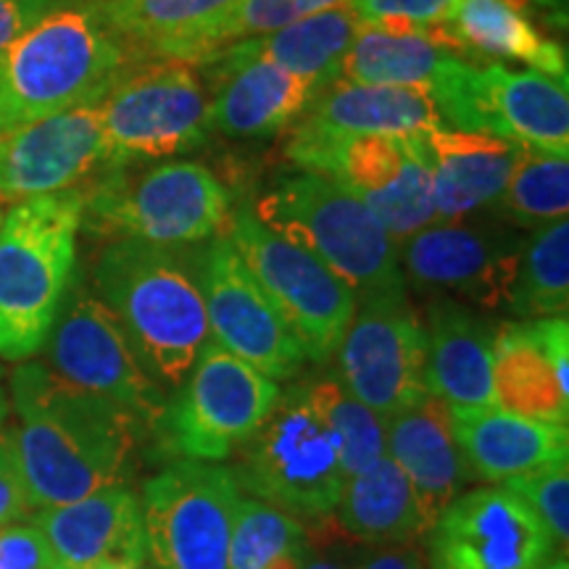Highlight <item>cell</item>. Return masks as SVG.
<instances>
[{
  "instance_id": "cell-1",
  "label": "cell",
  "mask_w": 569,
  "mask_h": 569,
  "mask_svg": "<svg viewBox=\"0 0 569 569\" xmlns=\"http://www.w3.org/2000/svg\"><path fill=\"white\" fill-rule=\"evenodd\" d=\"M19 425L9 430L32 507L53 509L119 486L148 436L138 419L106 398L71 386L42 361L11 375Z\"/></svg>"
},
{
  "instance_id": "cell-2",
  "label": "cell",
  "mask_w": 569,
  "mask_h": 569,
  "mask_svg": "<svg viewBox=\"0 0 569 569\" xmlns=\"http://www.w3.org/2000/svg\"><path fill=\"white\" fill-rule=\"evenodd\" d=\"M92 290L148 377L161 388L180 386L211 340L196 256L184 248L113 240L92 267Z\"/></svg>"
},
{
  "instance_id": "cell-3",
  "label": "cell",
  "mask_w": 569,
  "mask_h": 569,
  "mask_svg": "<svg viewBox=\"0 0 569 569\" xmlns=\"http://www.w3.org/2000/svg\"><path fill=\"white\" fill-rule=\"evenodd\" d=\"M130 56L101 6L61 3L0 51V138L103 98Z\"/></svg>"
},
{
  "instance_id": "cell-4",
  "label": "cell",
  "mask_w": 569,
  "mask_h": 569,
  "mask_svg": "<svg viewBox=\"0 0 569 569\" xmlns=\"http://www.w3.org/2000/svg\"><path fill=\"white\" fill-rule=\"evenodd\" d=\"M88 234L140 240L163 248H190L227 234L232 198L222 180L198 161L169 159L151 167L119 163L82 190Z\"/></svg>"
},
{
  "instance_id": "cell-5",
  "label": "cell",
  "mask_w": 569,
  "mask_h": 569,
  "mask_svg": "<svg viewBox=\"0 0 569 569\" xmlns=\"http://www.w3.org/2000/svg\"><path fill=\"white\" fill-rule=\"evenodd\" d=\"M80 188L11 203L0 224V359L24 361L46 346L77 264Z\"/></svg>"
},
{
  "instance_id": "cell-6",
  "label": "cell",
  "mask_w": 569,
  "mask_h": 569,
  "mask_svg": "<svg viewBox=\"0 0 569 569\" xmlns=\"http://www.w3.org/2000/svg\"><path fill=\"white\" fill-rule=\"evenodd\" d=\"M253 213L280 238L330 267L353 290L356 301L409 290L396 240L332 177L303 169L284 174L261 196Z\"/></svg>"
},
{
  "instance_id": "cell-7",
  "label": "cell",
  "mask_w": 569,
  "mask_h": 569,
  "mask_svg": "<svg viewBox=\"0 0 569 569\" xmlns=\"http://www.w3.org/2000/svg\"><path fill=\"white\" fill-rule=\"evenodd\" d=\"M232 475L238 488L298 519L338 507L346 475L303 382L284 388L259 430L234 451Z\"/></svg>"
},
{
  "instance_id": "cell-8",
  "label": "cell",
  "mask_w": 569,
  "mask_h": 569,
  "mask_svg": "<svg viewBox=\"0 0 569 569\" xmlns=\"http://www.w3.org/2000/svg\"><path fill=\"white\" fill-rule=\"evenodd\" d=\"M106 167L161 161L203 148L213 134L209 90L193 63H127L101 98Z\"/></svg>"
},
{
  "instance_id": "cell-9",
  "label": "cell",
  "mask_w": 569,
  "mask_h": 569,
  "mask_svg": "<svg viewBox=\"0 0 569 569\" xmlns=\"http://www.w3.org/2000/svg\"><path fill=\"white\" fill-rule=\"evenodd\" d=\"M430 90L446 127L569 156L567 80L536 69L461 59Z\"/></svg>"
},
{
  "instance_id": "cell-10",
  "label": "cell",
  "mask_w": 569,
  "mask_h": 569,
  "mask_svg": "<svg viewBox=\"0 0 569 569\" xmlns=\"http://www.w3.org/2000/svg\"><path fill=\"white\" fill-rule=\"evenodd\" d=\"M280 393L274 380L209 340L163 403L153 432L177 457L222 461L259 430Z\"/></svg>"
},
{
  "instance_id": "cell-11",
  "label": "cell",
  "mask_w": 569,
  "mask_h": 569,
  "mask_svg": "<svg viewBox=\"0 0 569 569\" xmlns=\"http://www.w3.org/2000/svg\"><path fill=\"white\" fill-rule=\"evenodd\" d=\"M227 238L293 330L306 359L315 365L332 359L359 306L353 290L317 256L261 224L251 206L232 211Z\"/></svg>"
},
{
  "instance_id": "cell-12",
  "label": "cell",
  "mask_w": 569,
  "mask_h": 569,
  "mask_svg": "<svg viewBox=\"0 0 569 569\" xmlns=\"http://www.w3.org/2000/svg\"><path fill=\"white\" fill-rule=\"evenodd\" d=\"M240 488L232 469L177 459L142 486V522L156 569H230Z\"/></svg>"
},
{
  "instance_id": "cell-13",
  "label": "cell",
  "mask_w": 569,
  "mask_h": 569,
  "mask_svg": "<svg viewBox=\"0 0 569 569\" xmlns=\"http://www.w3.org/2000/svg\"><path fill=\"white\" fill-rule=\"evenodd\" d=\"M48 367L71 386L117 403L153 432L163 403V388L134 359L122 327L111 317L96 290L71 274L67 293L46 338Z\"/></svg>"
},
{
  "instance_id": "cell-14",
  "label": "cell",
  "mask_w": 569,
  "mask_h": 569,
  "mask_svg": "<svg viewBox=\"0 0 569 569\" xmlns=\"http://www.w3.org/2000/svg\"><path fill=\"white\" fill-rule=\"evenodd\" d=\"M478 217V213H475ZM432 222L398 243L407 288L461 301L472 309H507L525 240L515 227L488 219Z\"/></svg>"
},
{
  "instance_id": "cell-15",
  "label": "cell",
  "mask_w": 569,
  "mask_h": 569,
  "mask_svg": "<svg viewBox=\"0 0 569 569\" xmlns=\"http://www.w3.org/2000/svg\"><path fill=\"white\" fill-rule=\"evenodd\" d=\"M336 356L340 382L382 422L430 396L427 332L409 290L359 301Z\"/></svg>"
},
{
  "instance_id": "cell-16",
  "label": "cell",
  "mask_w": 569,
  "mask_h": 569,
  "mask_svg": "<svg viewBox=\"0 0 569 569\" xmlns=\"http://www.w3.org/2000/svg\"><path fill=\"white\" fill-rule=\"evenodd\" d=\"M196 272L213 343L274 382L301 372V343L227 234L203 243L196 253Z\"/></svg>"
},
{
  "instance_id": "cell-17",
  "label": "cell",
  "mask_w": 569,
  "mask_h": 569,
  "mask_svg": "<svg viewBox=\"0 0 569 569\" xmlns=\"http://www.w3.org/2000/svg\"><path fill=\"white\" fill-rule=\"evenodd\" d=\"M425 536L430 569H543L559 557L528 503L496 482L459 493Z\"/></svg>"
},
{
  "instance_id": "cell-18",
  "label": "cell",
  "mask_w": 569,
  "mask_h": 569,
  "mask_svg": "<svg viewBox=\"0 0 569 569\" xmlns=\"http://www.w3.org/2000/svg\"><path fill=\"white\" fill-rule=\"evenodd\" d=\"M303 172L338 180L367 206L396 243L436 222L430 172L409 138L369 134L338 142Z\"/></svg>"
},
{
  "instance_id": "cell-19",
  "label": "cell",
  "mask_w": 569,
  "mask_h": 569,
  "mask_svg": "<svg viewBox=\"0 0 569 569\" xmlns=\"http://www.w3.org/2000/svg\"><path fill=\"white\" fill-rule=\"evenodd\" d=\"M446 127L430 88H390L338 80L319 92L315 103L293 124L284 156L298 169H311L327 148L353 138L411 134Z\"/></svg>"
},
{
  "instance_id": "cell-20",
  "label": "cell",
  "mask_w": 569,
  "mask_h": 569,
  "mask_svg": "<svg viewBox=\"0 0 569 569\" xmlns=\"http://www.w3.org/2000/svg\"><path fill=\"white\" fill-rule=\"evenodd\" d=\"M106 167L101 98L0 138V201L59 193Z\"/></svg>"
},
{
  "instance_id": "cell-21",
  "label": "cell",
  "mask_w": 569,
  "mask_h": 569,
  "mask_svg": "<svg viewBox=\"0 0 569 569\" xmlns=\"http://www.w3.org/2000/svg\"><path fill=\"white\" fill-rule=\"evenodd\" d=\"M496 407L540 422H569L567 317L498 325L493 343Z\"/></svg>"
},
{
  "instance_id": "cell-22",
  "label": "cell",
  "mask_w": 569,
  "mask_h": 569,
  "mask_svg": "<svg viewBox=\"0 0 569 569\" xmlns=\"http://www.w3.org/2000/svg\"><path fill=\"white\" fill-rule=\"evenodd\" d=\"M211 130L234 140L274 138L293 127L315 103V82L274 63L227 48L209 61Z\"/></svg>"
},
{
  "instance_id": "cell-23",
  "label": "cell",
  "mask_w": 569,
  "mask_h": 569,
  "mask_svg": "<svg viewBox=\"0 0 569 569\" xmlns=\"http://www.w3.org/2000/svg\"><path fill=\"white\" fill-rule=\"evenodd\" d=\"M32 522L51 543L59 569H140L148 559L142 507L130 488L111 486L42 509Z\"/></svg>"
},
{
  "instance_id": "cell-24",
  "label": "cell",
  "mask_w": 569,
  "mask_h": 569,
  "mask_svg": "<svg viewBox=\"0 0 569 569\" xmlns=\"http://www.w3.org/2000/svg\"><path fill=\"white\" fill-rule=\"evenodd\" d=\"M427 388L451 409H493L498 325L472 306L436 296L425 306Z\"/></svg>"
},
{
  "instance_id": "cell-25",
  "label": "cell",
  "mask_w": 569,
  "mask_h": 569,
  "mask_svg": "<svg viewBox=\"0 0 569 569\" xmlns=\"http://www.w3.org/2000/svg\"><path fill=\"white\" fill-rule=\"evenodd\" d=\"M432 182L436 222L486 213L503 193L519 146L480 132L432 127L409 138Z\"/></svg>"
},
{
  "instance_id": "cell-26",
  "label": "cell",
  "mask_w": 569,
  "mask_h": 569,
  "mask_svg": "<svg viewBox=\"0 0 569 569\" xmlns=\"http://www.w3.org/2000/svg\"><path fill=\"white\" fill-rule=\"evenodd\" d=\"M386 453L407 475L427 530L440 511L475 480L451 425V407L427 396L386 422Z\"/></svg>"
},
{
  "instance_id": "cell-27",
  "label": "cell",
  "mask_w": 569,
  "mask_h": 569,
  "mask_svg": "<svg viewBox=\"0 0 569 569\" xmlns=\"http://www.w3.org/2000/svg\"><path fill=\"white\" fill-rule=\"evenodd\" d=\"M457 443L475 480L503 482L569 457V425L540 422L503 409H451Z\"/></svg>"
},
{
  "instance_id": "cell-28",
  "label": "cell",
  "mask_w": 569,
  "mask_h": 569,
  "mask_svg": "<svg viewBox=\"0 0 569 569\" xmlns=\"http://www.w3.org/2000/svg\"><path fill=\"white\" fill-rule=\"evenodd\" d=\"M461 59L467 56L440 24L411 27L359 21L351 48L340 63V80L390 88H432L443 71Z\"/></svg>"
},
{
  "instance_id": "cell-29",
  "label": "cell",
  "mask_w": 569,
  "mask_h": 569,
  "mask_svg": "<svg viewBox=\"0 0 569 569\" xmlns=\"http://www.w3.org/2000/svg\"><path fill=\"white\" fill-rule=\"evenodd\" d=\"M440 27L469 61H519L528 69L567 80L565 46L538 30L528 0H453Z\"/></svg>"
},
{
  "instance_id": "cell-30",
  "label": "cell",
  "mask_w": 569,
  "mask_h": 569,
  "mask_svg": "<svg viewBox=\"0 0 569 569\" xmlns=\"http://www.w3.org/2000/svg\"><path fill=\"white\" fill-rule=\"evenodd\" d=\"M332 517L353 543L367 546L417 543L427 532L415 490L388 453L346 478Z\"/></svg>"
},
{
  "instance_id": "cell-31",
  "label": "cell",
  "mask_w": 569,
  "mask_h": 569,
  "mask_svg": "<svg viewBox=\"0 0 569 569\" xmlns=\"http://www.w3.org/2000/svg\"><path fill=\"white\" fill-rule=\"evenodd\" d=\"M359 17L348 3L319 11L282 30L232 46L234 51L274 63L290 74L315 82L319 90L340 80V63L351 48Z\"/></svg>"
},
{
  "instance_id": "cell-32",
  "label": "cell",
  "mask_w": 569,
  "mask_h": 569,
  "mask_svg": "<svg viewBox=\"0 0 569 569\" xmlns=\"http://www.w3.org/2000/svg\"><path fill=\"white\" fill-rule=\"evenodd\" d=\"M343 3L348 0H234L230 9L219 13L211 24L174 42L172 48H167L161 56H153V59H177L201 67L238 42L277 32L293 21L315 17L319 11L336 9Z\"/></svg>"
},
{
  "instance_id": "cell-33",
  "label": "cell",
  "mask_w": 569,
  "mask_h": 569,
  "mask_svg": "<svg viewBox=\"0 0 569 569\" xmlns=\"http://www.w3.org/2000/svg\"><path fill=\"white\" fill-rule=\"evenodd\" d=\"M569 309V222L538 227L525 240L507 311L517 319L567 317Z\"/></svg>"
},
{
  "instance_id": "cell-34",
  "label": "cell",
  "mask_w": 569,
  "mask_h": 569,
  "mask_svg": "<svg viewBox=\"0 0 569 569\" xmlns=\"http://www.w3.org/2000/svg\"><path fill=\"white\" fill-rule=\"evenodd\" d=\"M488 213L515 230H538L569 213V159L567 156L519 148L503 193Z\"/></svg>"
},
{
  "instance_id": "cell-35",
  "label": "cell",
  "mask_w": 569,
  "mask_h": 569,
  "mask_svg": "<svg viewBox=\"0 0 569 569\" xmlns=\"http://www.w3.org/2000/svg\"><path fill=\"white\" fill-rule=\"evenodd\" d=\"M232 3L234 0H106L101 13L127 46L161 56L174 42L211 24Z\"/></svg>"
},
{
  "instance_id": "cell-36",
  "label": "cell",
  "mask_w": 569,
  "mask_h": 569,
  "mask_svg": "<svg viewBox=\"0 0 569 569\" xmlns=\"http://www.w3.org/2000/svg\"><path fill=\"white\" fill-rule=\"evenodd\" d=\"M306 393L336 440L340 467L346 478L365 472L386 457V422L356 398L338 375L306 380Z\"/></svg>"
},
{
  "instance_id": "cell-37",
  "label": "cell",
  "mask_w": 569,
  "mask_h": 569,
  "mask_svg": "<svg viewBox=\"0 0 569 569\" xmlns=\"http://www.w3.org/2000/svg\"><path fill=\"white\" fill-rule=\"evenodd\" d=\"M303 519L269 507L259 498H240L230 538V569H301Z\"/></svg>"
},
{
  "instance_id": "cell-38",
  "label": "cell",
  "mask_w": 569,
  "mask_h": 569,
  "mask_svg": "<svg viewBox=\"0 0 569 569\" xmlns=\"http://www.w3.org/2000/svg\"><path fill=\"white\" fill-rule=\"evenodd\" d=\"M511 490L517 498L528 503L543 528L549 530L553 549L559 557H567L569 546V465L567 459L549 461L528 472H519L515 478L498 482Z\"/></svg>"
},
{
  "instance_id": "cell-39",
  "label": "cell",
  "mask_w": 569,
  "mask_h": 569,
  "mask_svg": "<svg viewBox=\"0 0 569 569\" xmlns=\"http://www.w3.org/2000/svg\"><path fill=\"white\" fill-rule=\"evenodd\" d=\"M453 0H348L359 21L367 24L438 27Z\"/></svg>"
},
{
  "instance_id": "cell-40",
  "label": "cell",
  "mask_w": 569,
  "mask_h": 569,
  "mask_svg": "<svg viewBox=\"0 0 569 569\" xmlns=\"http://www.w3.org/2000/svg\"><path fill=\"white\" fill-rule=\"evenodd\" d=\"M0 569H59L51 543L34 522L0 528Z\"/></svg>"
},
{
  "instance_id": "cell-41",
  "label": "cell",
  "mask_w": 569,
  "mask_h": 569,
  "mask_svg": "<svg viewBox=\"0 0 569 569\" xmlns=\"http://www.w3.org/2000/svg\"><path fill=\"white\" fill-rule=\"evenodd\" d=\"M303 530L306 546L301 569H346L348 551H351L348 546H351L353 540L338 528L332 511L325 517H315L309 528L303 525Z\"/></svg>"
},
{
  "instance_id": "cell-42",
  "label": "cell",
  "mask_w": 569,
  "mask_h": 569,
  "mask_svg": "<svg viewBox=\"0 0 569 569\" xmlns=\"http://www.w3.org/2000/svg\"><path fill=\"white\" fill-rule=\"evenodd\" d=\"M32 515V501L13 453L9 432H0V528Z\"/></svg>"
},
{
  "instance_id": "cell-43",
  "label": "cell",
  "mask_w": 569,
  "mask_h": 569,
  "mask_svg": "<svg viewBox=\"0 0 569 569\" xmlns=\"http://www.w3.org/2000/svg\"><path fill=\"white\" fill-rule=\"evenodd\" d=\"M348 551L346 569H425L422 551L417 543H380Z\"/></svg>"
},
{
  "instance_id": "cell-44",
  "label": "cell",
  "mask_w": 569,
  "mask_h": 569,
  "mask_svg": "<svg viewBox=\"0 0 569 569\" xmlns=\"http://www.w3.org/2000/svg\"><path fill=\"white\" fill-rule=\"evenodd\" d=\"M61 3L63 0H0V51L30 32Z\"/></svg>"
},
{
  "instance_id": "cell-45",
  "label": "cell",
  "mask_w": 569,
  "mask_h": 569,
  "mask_svg": "<svg viewBox=\"0 0 569 569\" xmlns=\"http://www.w3.org/2000/svg\"><path fill=\"white\" fill-rule=\"evenodd\" d=\"M9 415H11V401H9V393H6V386H3V369H0V427L6 425Z\"/></svg>"
},
{
  "instance_id": "cell-46",
  "label": "cell",
  "mask_w": 569,
  "mask_h": 569,
  "mask_svg": "<svg viewBox=\"0 0 569 569\" xmlns=\"http://www.w3.org/2000/svg\"><path fill=\"white\" fill-rule=\"evenodd\" d=\"M528 3H538V6H543V9L561 11V13H565V9H567V0H528Z\"/></svg>"
},
{
  "instance_id": "cell-47",
  "label": "cell",
  "mask_w": 569,
  "mask_h": 569,
  "mask_svg": "<svg viewBox=\"0 0 569 569\" xmlns=\"http://www.w3.org/2000/svg\"><path fill=\"white\" fill-rule=\"evenodd\" d=\"M543 569H569V561L567 557H553Z\"/></svg>"
},
{
  "instance_id": "cell-48",
  "label": "cell",
  "mask_w": 569,
  "mask_h": 569,
  "mask_svg": "<svg viewBox=\"0 0 569 569\" xmlns=\"http://www.w3.org/2000/svg\"><path fill=\"white\" fill-rule=\"evenodd\" d=\"M6 211H9V203H3V201H0V224H3V217H6Z\"/></svg>"
},
{
  "instance_id": "cell-49",
  "label": "cell",
  "mask_w": 569,
  "mask_h": 569,
  "mask_svg": "<svg viewBox=\"0 0 569 569\" xmlns=\"http://www.w3.org/2000/svg\"><path fill=\"white\" fill-rule=\"evenodd\" d=\"M3 203H6V201H3Z\"/></svg>"
}]
</instances>
